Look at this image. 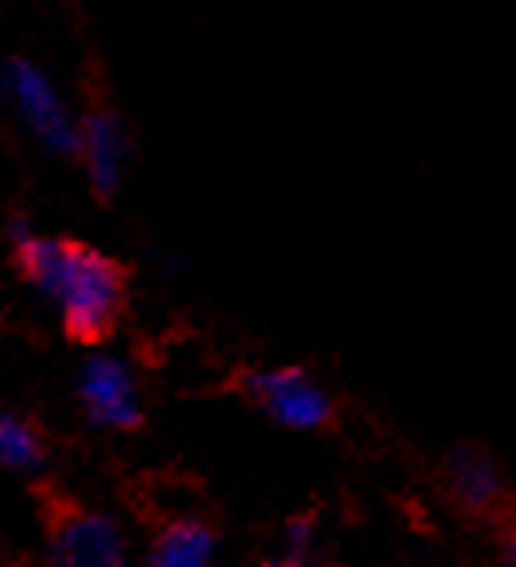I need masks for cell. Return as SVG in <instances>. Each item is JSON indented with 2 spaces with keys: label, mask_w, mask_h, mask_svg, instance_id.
I'll use <instances>...</instances> for the list:
<instances>
[{
  "label": "cell",
  "mask_w": 516,
  "mask_h": 567,
  "mask_svg": "<svg viewBox=\"0 0 516 567\" xmlns=\"http://www.w3.org/2000/svg\"><path fill=\"white\" fill-rule=\"evenodd\" d=\"M262 567H286V564H262Z\"/></svg>",
  "instance_id": "cell-12"
},
{
  "label": "cell",
  "mask_w": 516,
  "mask_h": 567,
  "mask_svg": "<svg viewBox=\"0 0 516 567\" xmlns=\"http://www.w3.org/2000/svg\"><path fill=\"white\" fill-rule=\"evenodd\" d=\"M4 83H9L20 122L32 130L43 150L59 153V157H71V153L83 150V122L68 114V106H63V99L55 94L43 71H35L28 59H9Z\"/></svg>",
  "instance_id": "cell-4"
},
{
  "label": "cell",
  "mask_w": 516,
  "mask_h": 567,
  "mask_svg": "<svg viewBox=\"0 0 516 567\" xmlns=\"http://www.w3.org/2000/svg\"><path fill=\"white\" fill-rule=\"evenodd\" d=\"M500 540L508 544V559H513V567H516V528H513V533H505V536H500Z\"/></svg>",
  "instance_id": "cell-10"
},
{
  "label": "cell",
  "mask_w": 516,
  "mask_h": 567,
  "mask_svg": "<svg viewBox=\"0 0 516 567\" xmlns=\"http://www.w3.org/2000/svg\"><path fill=\"white\" fill-rule=\"evenodd\" d=\"M125 130H122V117L114 114L110 106H94L86 110L83 117V157L86 173H91V184L99 188L102 196H110L122 181V168H125Z\"/></svg>",
  "instance_id": "cell-8"
},
{
  "label": "cell",
  "mask_w": 516,
  "mask_h": 567,
  "mask_svg": "<svg viewBox=\"0 0 516 567\" xmlns=\"http://www.w3.org/2000/svg\"><path fill=\"white\" fill-rule=\"evenodd\" d=\"M35 517L43 528V567H130L122 533L51 477L32 482Z\"/></svg>",
  "instance_id": "cell-2"
},
{
  "label": "cell",
  "mask_w": 516,
  "mask_h": 567,
  "mask_svg": "<svg viewBox=\"0 0 516 567\" xmlns=\"http://www.w3.org/2000/svg\"><path fill=\"white\" fill-rule=\"evenodd\" d=\"M0 454H4V466L9 470L40 474L43 462H48V434L28 415L4 411V419H0Z\"/></svg>",
  "instance_id": "cell-9"
},
{
  "label": "cell",
  "mask_w": 516,
  "mask_h": 567,
  "mask_svg": "<svg viewBox=\"0 0 516 567\" xmlns=\"http://www.w3.org/2000/svg\"><path fill=\"white\" fill-rule=\"evenodd\" d=\"M4 567H32V564H28V559H9Z\"/></svg>",
  "instance_id": "cell-11"
},
{
  "label": "cell",
  "mask_w": 516,
  "mask_h": 567,
  "mask_svg": "<svg viewBox=\"0 0 516 567\" xmlns=\"http://www.w3.org/2000/svg\"><path fill=\"white\" fill-rule=\"evenodd\" d=\"M20 278L48 293L63 313V329L79 344H102L117 329L130 301V270L99 247L59 235H20L12 247Z\"/></svg>",
  "instance_id": "cell-1"
},
{
  "label": "cell",
  "mask_w": 516,
  "mask_h": 567,
  "mask_svg": "<svg viewBox=\"0 0 516 567\" xmlns=\"http://www.w3.org/2000/svg\"><path fill=\"white\" fill-rule=\"evenodd\" d=\"M79 395H83V408L94 423L114 426V431H134L142 423V403L134 392V375L125 372L122 360L114 357H94L83 368V380H79Z\"/></svg>",
  "instance_id": "cell-6"
},
{
  "label": "cell",
  "mask_w": 516,
  "mask_h": 567,
  "mask_svg": "<svg viewBox=\"0 0 516 567\" xmlns=\"http://www.w3.org/2000/svg\"><path fill=\"white\" fill-rule=\"evenodd\" d=\"M216 520L200 509H176L153 520L149 567H208L216 548Z\"/></svg>",
  "instance_id": "cell-7"
},
{
  "label": "cell",
  "mask_w": 516,
  "mask_h": 567,
  "mask_svg": "<svg viewBox=\"0 0 516 567\" xmlns=\"http://www.w3.org/2000/svg\"><path fill=\"white\" fill-rule=\"evenodd\" d=\"M235 384L255 408H262L282 426L321 431L333 423V400L301 368H247Z\"/></svg>",
  "instance_id": "cell-3"
},
{
  "label": "cell",
  "mask_w": 516,
  "mask_h": 567,
  "mask_svg": "<svg viewBox=\"0 0 516 567\" xmlns=\"http://www.w3.org/2000/svg\"><path fill=\"white\" fill-rule=\"evenodd\" d=\"M446 485L450 497L466 517L489 525L497 536L516 528V493L505 485V477L497 474V466L489 462V454H482L477 446H458L446 462Z\"/></svg>",
  "instance_id": "cell-5"
}]
</instances>
